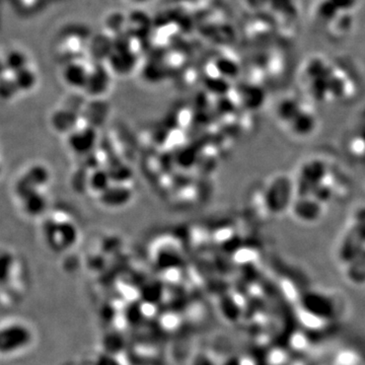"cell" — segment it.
Listing matches in <instances>:
<instances>
[{"label": "cell", "mask_w": 365, "mask_h": 365, "mask_svg": "<svg viewBox=\"0 0 365 365\" xmlns=\"http://www.w3.org/2000/svg\"><path fill=\"white\" fill-rule=\"evenodd\" d=\"M51 173L47 166L39 162L29 166L15 180L13 194L17 199L34 191H42L50 182Z\"/></svg>", "instance_id": "5b68a950"}, {"label": "cell", "mask_w": 365, "mask_h": 365, "mask_svg": "<svg viewBox=\"0 0 365 365\" xmlns=\"http://www.w3.org/2000/svg\"><path fill=\"white\" fill-rule=\"evenodd\" d=\"M1 326L2 357H12L24 352L34 342L32 328L20 320H3Z\"/></svg>", "instance_id": "277c9868"}, {"label": "cell", "mask_w": 365, "mask_h": 365, "mask_svg": "<svg viewBox=\"0 0 365 365\" xmlns=\"http://www.w3.org/2000/svg\"><path fill=\"white\" fill-rule=\"evenodd\" d=\"M45 228V238L48 244L53 247H59V249H68L75 246L79 239V229L75 222L69 219L61 222H55L50 220L47 222Z\"/></svg>", "instance_id": "8992f818"}, {"label": "cell", "mask_w": 365, "mask_h": 365, "mask_svg": "<svg viewBox=\"0 0 365 365\" xmlns=\"http://www.w3.org/2000/svg\"><path fill=\"white\" fill-rule=\"evenodd\" d=\"M101 202L110 208H119L128 204L132 198V191L129 187L124 186V182H113L110 188L100 195Z\"/></svg>", "instance_id": "8fae6325"}, {"label": "cell", "mask_w": 365, "mask_h": 365, "mask_svg": "<svg viewBox=\"0 0 365 365\" xmlns=\"http://www.w3.org/2000/svg\"><path fill=\"white\" fill-rule=\"evenodd\" d=\"M68 148L75 155H88L95 150L98 144V130L95 126L86 124L77 126L66 138Z\"/></svg>", "instance_id": "52a82bcc"}, {"label": "cell", "mask_w": 365, "mask_h": 365, "mask_svg": "<svg viewBox=\"0 0 365 365\" xmlns=\"http://www.w3.org/2000/svg\"><path fill=\"white\" fill-rule=\"evenodd\" d=\"M22 211L26 217L38 218L46 212L49 201L43 191H34L19 199Z\"/></svg>", "instance_id": "9c48e42d"}, {"label": "cell", "mask_w": 365, "mask_h": 365, "mask_svg": "<svg viewBox=\"0 0 365 365\" xmlns=\"http://www.w3.org/2000/svg\"><path fill=\"white\" fill-rule=\"evenodd\" d=\"M274 116L278 125L297 139H309L319 130L317 107L304 95H288L282 98L275 106Z\"/></svg>", "instance_id": "3957f363"}, {"label": "cell", "mask_w": 365, "mask_h": 365, "mask_svg": "<svg viewBox=\"0 0 365 365\" xmlns=\"http://www.w3.org/2000/svg\"><path fill=\"white\" fill-rule=\"evenodd\" d=\"M90 72V68H86L84 64L75 62V63L64 66L63 71H62V79L68 88L72 90L84 91L88 84Z\"/></svg>", "instance_id": "30bf717a"}, {"label": "cell", "mask_w": 365, "mask_h": 365, "mask_svg": "<svg viewBox=\"0 0 365 365\" xmlns=\"http://www.w3.org/2000/svg\"><path fill=\"white\" fill-rule=\"evenodd\" d=\"M348 151L355 159L364 160L365 157V113L349 137Z\"/></svg>", "instance_id": "4fadbf2b"}, {"label": "cell", "mask_w": 365, "mask_h": 365, "mask_svg": "<svg viewBox=\"0 0 365 365\" xmlns=\"http://www.w3.org/2000/svg\"><path fill=\"white\" fill-rule=\"evenodd\" d=\"M112 184V177H111L108 169L98 168L95 170L90 171L88 190L91 191L95 194L98 196L103 194Z\"/></svg>", "instance_id": "5bb4252c"}, {"label": "cell", "mask_w": 365, "mask_h": 365, "mask_svg": "<svg viewBox=\"0 0 365 365\" xmlns=\"http://www.w3.org/2000/svg\"><path fill=\"white\" fill-rule=\"evenodd\" d=\"M109 86H110V79L108 73L97 68L91 70L88 84L84 91H86L88 95L93 99L99 100L108 91Z\"/></svg>", "instance_id": "7c38bea8"}, {"label": "cell", "mask_w": 365, "mask_h": 365, "mask_svg": "<svg viewBox=\"0 0 365 365\" xmlns=\"http://www.w3.org/2000/svg\"><path fill=\"white\" fill-rule=\"evenodd\" d=\"M295 199L293 177L277 173L251 188L249 196L253 215L260 220H270L290 211Z\"/></svg>", "instance_id": "7a4b0ae2"}, {"label": "cell", "mask_w": 365, "mask_h": 365, "mask_svg": "<svg viewBox=\"0 0 365 365\" xmlns=\"http://www.w3.org/2000/svg\"><path fill=\"white\" fill-rule=\"evenodd\" d=\"M339 166L325 155H313L298 166L293 177L295 199L290 212L302 224H316L329 207L349 191Z\"/></svg>", "instance_id": "6da1fadb"}, {"label": "cell", "mask_w": 365, "mask_h": 365, "mask_svg": "<svg viewBox=\"0 0 365 365\" xmlns=\"http://www.w3.org/2000/svg\"><path fill=\"white\" fill-rule=\"evenodd\" d=\"M81 119V115L77 113V111L73 108L57 109L54 111L50 118L51 127L61 135H68L72 132L77 126L79 125V121Z\"/></svg>", "instance_id": "ba28073f"}]
</instances>
